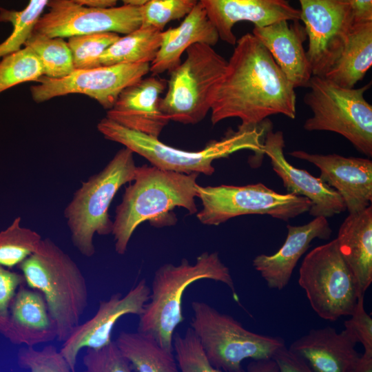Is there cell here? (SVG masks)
<instances>
[{
  "label": "cell",
  "mask_w": 372,
  "mask_h": 372,
  "mask_svg": "<svg viewBox=\"0 0 372 372\" xmlns=\"http://www.w3.org/2000/svg\"><path fill=\"white\" fill-rule=\"evenodd\" d=\"M29 288L44 296L57 328L59 342L71 334L88 301L86 279L76 262L49 238L19 265Z\"/></svg>",
  "instance_id": "5"
},
{
  "label": "cell",
  "mask_w": 372,
  "mask_h": 372,
  "mask_svg": "<svg viewBox=\"0 0 372 372\" xmlns=\"http://www.w3.org/2000/svg\"><path fill=\"white\" fill-rule=\"evenodd\" d=\"M364 294L360 295L357 300L351 318L344 323L345 329L349 330L364 349V353L372 355V318L364 306Z\"/></svg>",
  "instance_id": "38"
},
{
  "label": "cell",
  "mask_w": 372,
  "mask_h": 372,
  "mask_svg": "<svg viewBox=\"0 0 372 372\" xmlns=\"http://www.w3.org/2000/svg\"><path fill=\"white\" fill-rule=\"evenodd\" d=\"M272 124L269 119L254 125H240L237 130L229 131L220 140L209 141L198 151L180 149L156 138L127 128L105 117L97 125L98 130L108 140L118 143L147 159L160 169L183 174H203L211 176L215 160L227 158L240 150H251L264 155L265 134Z\"/></svg>",
  "instance_id": "3"
},
{
  "label": "cell",
  "mask_w": 372,
  "mask_h": 372,
  "mask_svg": "<svg viewBox=\"0 0 372 372\" xmlns=\"http://www.w3.org/2000/svg\"><path fill=\"white\" fill-rule=\"evenodd\" d=\"M83 363L87 372H131L132 366L116 341L98 348H87Z\"/></svg>",
  "instance_id": "37"
},
{
  "label": "cell",
  "mask_w": 372,
  "mask_h": 372,
  "mask_svg": "<svg viewBox=\"0 0 372 372\" xmlns=\"http://www.w3.org/2000/svg\"><path fill=\"white\" fill-rule=\"evenodd\" d=\"M219 39L205 10L198 2L178 26L162 31L161 44L149 71L153 75L169 72L180 63V58L189 47L198 43L212 46Z\"/></svg>",
  "instance_id": "24"
},
{
  "label": "cell",
  "mask_w": 372,
  "mask_h": 372,
  "mask_svg": "<svg viewBox=\"0 0 372 372\" xmlns=\"http://www.w3.org/2000/svg\"><path fill=\"white\" fill-rule=\"evenodd\" d=\"M271 358L276 362L281 372H311L307 362L285 345L278 347Z\"/></svg>",
  "instance_id": "40"
},
{
  "label": "cell",
  "mask_w": 372,
  "mask_h": 372,
  "mask_svg": "<svg viewBox=\"0 0 372 372\" xmlns=\"http://www.w3.org/2000/svg\"><path fill=\"white\" fill-rule=\"evenodd\" d=\"M289 155L308 161L320 171V178L342 196L349 214L360 211L372 201V161L336 154L296 150Z\"/></svg>",
  "instance_id": "17"
},
{
  "label": "cell",
  "mask_w": 372,
  "mask_h": 372,
  "mask_svg": "<svg viewBox=\"0 0 372 372\" xmlns=\"http://www.w3.org/2000/svg\"><path fill=\"white\" fill-rule=\"evenodd\" d=\"M133 154L125 147L118 150L101 171L83 182L64 210L72 244L83 256L94 255L95 234H112L109 208L118 189L134 179Z\"/></svg>",
  "instance_id": "6"
},
{
  "label": "cell",
  "mask_w": 372,
  "mask_h": 372,
  "mask_svg": "<svg viewBox=\"0 0 372 372\" xmlns=\"http://www.w3.org/2000/svg\"><path fill=\"white\" fill-rule=\"evenodd\" d=\"M216 28L219 38L235 45L234 25L249 21L254 26H264L281 21L300 20V9L288 0H198Z\"/></svg>",
  "instance_id": "19"
},
{
  "label": "cell",
  "mask_w": 372,
  "mask_h": 372,
  "mask_svg": "<svg viewBox=\"0 0 372 372\" xmlns=\"http://www.w3.org/2000/svg\"><path fill=\"white\" fill-rule=\"evenodd\" d=\"M313 75L322 76L340 55L353 25L349 0H298Z\"/></svg>",
  "instance_id": "14"
},
{
  "label": "cell",
  "mask_w": 372,
  "mask_h": 372,
  "mask_svg": "<svg viewBox=\"0 0 372 372\" xmlns=\"http://www.w3.org/2000/svg\"><path fill=\"white\" fill-rule=\"evenodd\" d=\"M202 209L196 218L205 225H219L249 214L269 215L288 221L309 211L311 201L303 196L279 194L262 183L244 186H196Z\"/></svg>",
  "instance_id": "11"
},
{
  "label": "cell",
  "mask_w": 372,
  "mask_h": 372,
  "mask_svg": "<svg viewBox=\"0 0 372 372\" xmlns=\"http://www.w3.org/2000/svg\"><path fill=\"white\" fill-rule=\"evenodd\" d=\"M18 364L32 372H72L63 355L53 345H47L41 350L32 346L21 349Z\"/></svg>",
  "instance_id": "36"
},
{
  "label": "cell",
  "mask_w": 372,
  "mask_h": 372,
  "mask_svg": "<svg viewBox=\"0 0 372 372\" xmlns=\"http://www.w3.org/2000/svg\"><path fill=\"white\" fill-rule=\"evenodd\" d=\"M150 287L141 280L125 296L117 292L107 300H101L95 315L74 328L63 342L60 351L75 371L77 356L83 348H98L110 342L116 322L123 316H140L148 302Z\"/></svg>",
  "instance_id": "15"
},
{
  "label": "cell",
  "mask_w": 372,
  "mask_h": 372,
  "mask_svg": "<svg viewBox=\"0 0 372 372\" xmlns=\"http://www.w3.org/2000/svg\"><path fill=\"white\" fill-rule=\"evenodd\" d=\"M116 342L136 372H177L172 352L163 348L151 334L121 331Z\"/></svg>",
  "instance_id": "27"
},
{
  "label": "cell",
  "mask_w": 372,
  "mask_h": 372,
  "mask_svg": "<svg viewBox=\"0 0 372 372\" xmlns=\"http://www.w3.org/2000/svg\"><path fill=\"white\" fill-rule=\"evenodd\" d=\"M353 24L372 21V0H349Z\"/></svg>",
  "instance_id": "41"
},
{
  "label": "cell",
  "mask_w": 372,
  "mask_h": 372,
  "mask_svg": "<svg viewBox=\"0 0 372 372\" xmlns=\"http://www.w3.org/2000/svg\"><path fill=\"white\" fill-rule=\"evenodd\" d=\"M285 241L272 255L259 254L252 260L254 268L260 273L269 288L281 290L289 283L294 268L307 251L313 240H328L332 229L327 218L314 217L298 226L288 225Z\"/></svg>",
  "instance_id": "20"
},
{
  "label": "cell",
  "mask_w": 372,
  "mask_h": 372,
  "mask_svg": "<svg viewBox=\"0 0 372 372\" xmlns=\"http://www.w3.org/2000/svg\"><path fill=\"white\" fill-rule=\"evenodd\" d=\"M358 340L348 329L340 333L331 327L310 330L289 349L303 358L314 372H355L361 356Z\"/></svg>",
  "instance_id": "22"
},
{
  "label": "cell",
  "mask_w": 372,
  "mask_h": 372,
  "mask_svg": "<svg viewBox=\"0 0 372 372\" xmlns=\"http://www.w3.org/2000/svg\"><path fill=\"white\" fill-rule=\"evenodd\" d=\"M24 45L37 56L45 76L62 78L74 70L70 49L61 37H49L32 32Z\"/></svg>",
  "instance_id": "29"
},
{
  "label": "cell",
  "mask_w": 372,
  "mask_h": 372,
  "mask_svg": "<svg viewBox=\"0 0 372 372\" xmlns=\"http://www.w3.org/2000/svg\"><path fill=\"white\" fill-rule=\"evenodd\" d=\"M24 282L23 274L7 270L0 265V331L3 332L7 325L11 301L17 288Z\"/></svg>",
  "instance_id": "39"
},
{
  "label": "cell",
  "mask_w": 372,
  "mask_h": 372,
  "mask_svg": "<svg viewBox=\"0 0 372 372\" xmlns=\"http://www.w3.org/2000/svg\"><path fill=\"white\" fill-rule=\"evenodd\" d=\"M125 5H130L133 6H141L149 0H121Z\"/></svg>",
  "instance_id": "45"
},
{
  "label": "cell",
  "mask_w": 372,
  "mask_h": 372,
  "mask_svg": "<svg viewBox=\"0 0 372 372\" xmlns=\"http://www.w3.org/2000/svg\"><path fill=\"white\" fill-rule=\"evenodd\" d=\"M304 97L312 112L303 125L307 131H329L347 138L359 152L372 156V106L364 98L370 87L347 88L313 75Z\"/></svg>",
  "instance_id": "7"
},
{
  "label": "cell",
  "mask_w": 372,
  "mask_h": 372,
  "mask_svg": "<svg viewBox=\"0 0 372 372\" xmlns=\"http://www.w3.org/2000/svg\"><path fill=\"white\" fill-rule=\"evenodd\" d=\"M167 83L158 75L142 78L120 93L106 117L127 128L158 138L170 121L159 107Z\"/></svg>",
  "instance_id": "18"
},
{
  "label": "cell",
  "mask_w": 372,
  "mask_h": 372,
  "mask_svg": "<svg viewBox=\"0 0 372 372\" xmlns=\"http://www.w3.org/2000/svg\"><path fill=\"white\" fill-rule=\"evenodd\" d=\"M338 248L353 272L359 293L372 282V206L352 214L341 224L335 238Z\"/></svg>",
  "instance_id": "25"
},
{
  "label": "cell",
  "mask_w": 372,
  "mask_h": 372,
  "mask_svg": "<svg viewBox=\"0 0 372 372\" xmlns=\"http://www.w3.org/2000/svg\"><path fill=\"white\" fill-rule=\"evenodd\" d=\"M226 285L236 301L238 297L229 267L217 251H205L194 263L183 258L178 264L164 263L154 272L148 302L139 316L138 331L152 335L161 346L172 352V338L184 320L182 300L186 289L200 280Z\"/></svg>",
  "instance_id": "4"
},
{
  "label": "cell",
  "mask_w": 372,
  "mask_h": 372,
  "mask_svg": "<svg viewBox=\"0 0 372 372\" xmlns=\"http://www.w3.org/2000/svg\"><path fill=\"white\" fill-rule=\"evenodd\" d=\"M298 21L281 20L264 26H254L252 32L295 88L308 87L313 76L303 46L307 39V32Z\"/></svg>",
  "instance_id": "21"
},
{
  "label": "cell",
  "mask_w": 372,
  "mask_h": 372,
  "mask_svg": "<svg viewBox=\"0 0 372 372\" xmlns=\"http://www.w3.org/2000/svg\"><path fill=\"white\" fill-rule=\"evenodd\" d=\"M191 327L204 347L211 364L220 372H242L247 358H271L285 342L280 337L265 335L246 329L232 316L203 301L191 303Z\"/></svg>",
  "instance_id": "9"
},
{
  "label": "cell",
  "mask_w": 372,
  "mask_h": 372,
  "mask_svg": "<svg viewBox=\"0 0 372 372\" xmlns=\"http://www.w3.org/2000/svg\"><path fill=\"white\" fill-rule=\"evenodd\" d=\"M10 306V314L3 333L12 342L34 347L56 339V324L39 291L22 284Z\"/></svg>",
  "instance_id": "23"
},
{
  "label": "cell",
  "mask_w": 372,
  "mask_h": 372,
  "mask_svg": "<svg viewBox=\"0 0 372 372\" xmlns=\"http://www.w3.org/2000/svg\"><path fill=\"white\" fill-rule=\"evenodd\" d=\"M81 6L93 8H110L116 4L118 0H69Z\"/></svg>",
  "instance_id": "43"
},
{
  "label": "cell",
  "mask_w": 372,
  "mask_h": 372,
  "mask_svg": "<svg viewBox=\"0 0 372 372\" xmlns=\"http://www.w3.org/2000/svg\"><path fill=\"white\" fill-rule=\"evenodd\" d=\"M298 284L317 315L331 322L351 316L360 296L336 239L305 256L299 269Z\"/></svg>",
  "instance_id": "10"
},
{
  "label": "cell",
  "mask_w": 372,
  "mask_h": 372,
  "mask_svg": "<svg viewBox=\"0 0 372 372\" xmlns=\"http://www.w3.org/2000/svg\"><path fill=\"white\" fill-rule=\"evenodd\" d=\"M172 348L182 372H220L210 362L200 338L189 327L183 335L174 332Z\"/></svg>",
  "instance_id": "33"
},
{
  "label": "cell",
  "mask_w": 372,
  "mask_h": 372,
  "mask_svg": "<svg viewBox=\"0 0 372 372\" xmlns=\"http://www.w3.org/2000/svg\"><path fill=\"white\" fill-rule=\"evenodd\" d=\"M371 65L372 21L353 24L340 55L322 77L353 88Z\"/></svg>",
  "instance_id": "26"
},
{
  "label": "cell",
  "mask_w": 372,
  "mask_h": 372,
  "mask_svg": "<svg viewBox=\"0 0 372 372\" xmlns=\"http://www.w3.org/2000/svg\"><path fill=\"white\" fill-rule=\"evenodd\" d=\"M211 105L213 125L238 118L258 125L269 116H296L295 87L263 43L252 33L236 41Z\"/></svg>",
  "instance_id": "1"
},
{
  "label": "cell",
  "mask_w": 372,
  "mask_h": 372,
  "mask_svg": "<svg viewBox=\"0 0 372 372\" xmlns=\"http://www.w3.org/2000/svg\"><path fill=\"white\" fill-rule=\"evenodd\" d=\"M49 0H30L21 11L0 9V21L12 24L11 34L0 44V57L20 49L33 31Z\"/></svg>",
  "instance_id": "31"
},
{
  "label": "cell",
  "mask_w": 372,
  "mask_h": 372,
  "mask_svg": "<svg viewBox=\"0 0 372 372\" xmlns=\"http://www.w3.org/2000/svg\"><path fill=\"white\" fill-rule=\"evenodd\" d=\"M372 371V355H368L364 353L360 357L355 372H371Z\"/></svg>",
  "instance_id": "44"
},
{
  "label": "cell",
  "mask_w": 372,
  "mask_h": 372,
  "mask_svg": "<svg viewBox=\"0 0 372 372\" xmlns=\"http://www.w3.org/2000/svg\"><path fill=\"white\" fill-rule=\"evenodd\" d=\"M185 52L184 61L169 72L167 92L159 107L169 121L196 124L211 110L227 61L206 43H195Z\"/></svg>",
  "instance_id": "8"
},
{
  "label": "cell",
  "mask_w": 372,
  "mask_h": 372,
  "mask_svg": "<svg viewBox=\"0 0 372 372\" xmlns=\"http://www.w3.org/2000/svg\"><path fill=\"white\" fill-rule=\"evenodd\" d=\"M150 63L101 65L74 70L62 78L41 76L38 84L30 87L36 103L70 94H85L96 101L105 109H110L120 93L149 72Z\"/></svg>",
  "instance_id": "13"
},
{
  "label": "cell",
  "mask_w": 372,
  "mask_h": 372,
  "mask_svg": "<svg viewBox=\"0 0 372 372\" xmlns=\"http://www.w3.org/2000/svg\"><path fill=\"white\" fill-rule=\"evenodd\" d=\"M120 36L115 32H99L69 37L74 70L101 66L99 58Z\"/></svg>",
  "instance_id": "34"
},
{
  "label": "cell",
  "mask_w": 372,
  "mask_h": 372,
  "mask_svg": "<svg viewBox=\"0 0 372 372\" xmlns=\"http://www.w3.org/2000/svg\"><path fill=\"white\" fill-rule=\"evenodd\" d=\"M43 75L39 58L25 46L5 56L0 62V93L19 83L37 81Z\"/></svg>",
  "instance_id": "32"
},
{
  "label": "cell",
  "mask_w": 372,
  "mask_h": 372,
  "mask_svg": "<svg viewBox=\"0 0 372 372\" xmlns=\"http://www.w3.org/2000/svg\"><path fill=\"white\" fill-rule=\"evenodd\" d=\"M20 217L0 233V265L12 268L37 249L42 238L34 230L21 225Z\"/></svg>",
  "instance_id": "30"
},
{
  "label": "cell",
  "mask_w": 372,
  "mask_h": 372,
  "mask_svg": "<svg viewBox=\"0 0 372 372\" xmlns=\"http://www.w3.org/2000/svg\"><path fill=\"white\" fill-rule=\"evenodd\" d=\"M197 173L183 174L164 170L154 165L136 167L133 183L126 187L116 207L112 234L114 249L124 255L136 228L149 221L156 227L172 225L176 218L172 211L183 207L190 214L197 213Z\"/></svg>",
  "instance_id": "2"
},
{
  "label": "cell",
  "mask_w": 372,
  "mask_h": 372,
  "mask_svg": "<svg viewBox=\"0 0 372 372\" xmlns=\"http://www.w3.org/2000/svg\"><path fill=\"white\" fill-rule=\"evenodd\" d=\"M48 11L38 19L33 32L49 37L115 32L128 34L141 25L139 6L93 8L69 0H49Z\"/></svg>",
  "instance_id": "12"
},
{
  "label": "cell",
  "mask_w": 372,
  "mask_h": 372,
  "mask_svg": "<svg viewBox=\"0 0 372 372\" xmlns=\"http://www.w3.org/2000/svg\"><path fill=\"white\" fill-rule=\"evenodd\" d=\"M198 0H149L140 7L141 27L163 31L170 21L185 18Z\"/></svg>",
  "instance_id": "35"
},
{
  "label": "cell",
  "mask_w": 372,
  "mask_h": 372,
  "mask_svg": "<svg viewBox=\"0 0 372 372\" xmlns=\"http://www.w3.org/2000/svg\"><path fill=\"white\" fill-rule=\"evenodd\" d=\"M162 41V31L139 27L120 37L101 55V65L149 63L154 59Z\"/></svg>",
  "instance_id": "28"
},
{
  "label": "cell",
  "mask_w": 372,
  "mask_h": 372,
  "mask_svg": "<svg viewBox=\"0 0 372 372\" xmlns=\"http://www.w3.org/2000/svg\"><path fill=\"white\" fill-rule=\"evenodd\" d=\"M285 147L282 132H273L272 127L269 128L265 136L263 153L269 157L273 170L281 178L288 193L308 198L311 203L309 213L313 217L329 218L345 211L344 202L336 190L287 161Z\"/></svg>",
  "instance_id": "16"
},
{
  "label": "cell",
  "mask_w": 372,
  "mask_h": 372,
  "mask_svg": "<svg viewBox=\"0 0 372 372\" xmlns=\"http://www.w3.org/2000/svg\"><path fill=\"white\" fill-rule=\"evenodd\" d=\"M249 372H279L276 362L271 358L254 360L247 366Z\"/></svg>",
  "instance_id": "42"
}]
</instances>
